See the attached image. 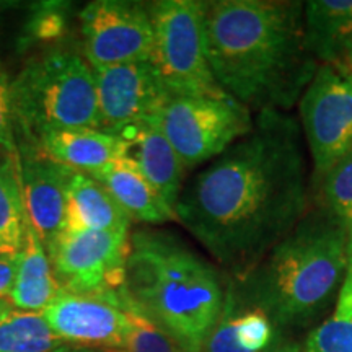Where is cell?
<instances>
[{
    "mask_svg": "<svg viewBox=\"0 0 352 352\" xmlns=\"http://www.w3.org/2000/svg\"><path fill=\"white\" fill-rule=\"evenodd\" d=\"M308 165L294 114H254L248 134L183 184L176 220L232 277L243 276L310 209Z\"/></svg>",
    "mask_w": 352,
    "mask_h": 352,
    "instance_id": "obj_1",
    "label": "cell"
},
{
    "mask_svg": "<svg viewBox=\"0 0 352 352\" xmlns=\"http://www.w3.org/2000/svg\"><path fill=\"white\" fill-rule=\"evenodd\" d=\"M204 34L215 82L253 114L290 113L320 65L297 0L208 2Z\"/></svg>",
    "mask_w": 352,
    "mask_h": 352,
    "instance_id": "obj_2",
    "label": "cell"
},
{
    "mask_svg": "<svg viewBox=\"0 0 352 352\" xmlns=\"http://www.w3.org/2000/svg\"><path fill=\"white\" fill-rule=\"evenodd\" d=\"M347 235L344 220L310 206L256 266L232 277L226 296L241 308L263 311L277 333L314 323L340 296Z\"/></svg>",
    "mask_w": 352,
    "mask_h": 352,
    "instance_id": "obj_3",
    "label": "cell"
},
{
    "mask_svg": "<svg viewBox=\"0 0 352 352\" xmlns=\"http://www.w3.org/2000/svg\"><path fill=\"white\" fill-rule=\"evenodd\" d=\"M129 241L122 296L183 352H201L226 302L220 272L171 233L135 230Z\"/></svg>",
    "mask_w": 352,
    "mask_h": 352,
    "instance_id": "obj_4",
    "label": "cell"
},
{
    "mask_svg": "<svg viewBox=\"0 0 352 352\" xmlns=\"http://www.w3.org/2000/svg\"><path fill=\"white\" fill-rule=\"evenodd\" d=\"M16 142L36 145L46 132L100 129L95 70L83 52L64 44L43 51L12 80Z\"/></svg>",
    "mask_w": 352,
    "mask_h": 352,
    "instance_id": "obj_5",
    "label": "cell"
},
{
    "mask_svg": "<svg viewBox=\"0 0 352 352\" xmlns=\"http://www.w3.org/2000/svg\"><path fill=\"white\" fill-rule=\"evenodd\" d=\"M147 7L153 26L151 60L171 96L226 94L215 82L206 52L208 2L158 0Z\"/></svg>",
    "mask_w": 352,
    "mask_h": 352,
    "instance_id": "obj_6",
    "label": "cell"
},
{
    "mask_svg": "<svg viewBox=\"0 0 352 352\" xmlns=\"http://www.w3.org/2000/svg\"><path fill=\"white\" fill-rule=\"evenodd\" d=\"M158 122L188 171L212 162L248 134L254 114L227 94L175 95L160 109Z\"/></svg>",
    "mask_w": 352,
    "mask_h": 352,
    "instance_id": "obj_7",
    "label": "cell"
},
{
    "mask_svg": "<svg viewBox=\"0 0 352 352\" xmlns=\"http://www.w3.org/2000/svg\"><path fill=\"white\" fill-rule=\"evenodd\" d=\"M297 104L314 179L352 148L351 65L320 64Z\"/></svg>",
    "mask_w": 352,
    "mask_h": 352,
    "instance_id": "obj_8",
    "label": "cell"
},
{
    "mask_svg": "<svg viewBox=\"0 0 352 352\" xmlns=\"http://www.w3.org/2000/svg\"><path fill=\"white\" fill-rule=\"evenodd\" d=\"M131 233L67 228L52 246V272L60 290L74 294L118 292L124 285Z\"/></svg>",
    "mask_w": 352,
    "mask_h": 352,
    "instance_id": "obj_9",
    "label": "cell"
},
{
    "mask_svg": "<svg viewBox=\"0 0 352 352\" xmlns=\"http://www.w3.org/2000/svg\"><path fill=\"white\" fill-rule=\"evenodd\" d=\"M82 52L94 69L151 60L153 26L147 3L96 0L78 13Z\"/></svg>",
    "mask_w": 352,
    "mask_h": 352,
    "instance_id": "obj_10",
    "label": "cell"
},
{
    "mask_svg": "<svg viewBox=\"0 0 352 352\" xmlns=\"http://www.w3.org/2000/svg\"><path fill=\"white\" fill-rule=\"evenodd\" d=\"M94 70L100 129L109 134L116 135L126 127L158 116L171 96L152 60Z\"/></svg>",
    "mask_w": 352,
    "mask_h": 352,
    "instance_id": "obj_11",
    "label": "cell"
},
{
    "mask_svg": "<svg viewBox=\"0 0 352 352\" xmlns=\"http://www.w3.org/2000/svg\"><path fill=\"white\" fill-rule=\"evenodd\" d=\"M57 336L74 347L120 351L129 333V318L120 294H74L60 290L43 311Z\"/></svg>",
    "mask_w": 352,
    "mask_h": 352,
    "instance_id": "obj_12",
    "label": "cell"
},
{
    "mask_svg": "<svg viewBox=\"0 0 352 352\" xmlns=\"http://www.w3.org/2000/svg\"><path fill=\"white\" fill-rule=\"evenodd\" d=\"M16 151L26 215L50 253L67 228L70 168L51 160L34 145L16 142Z\"/></svg>",
    "mask_w": 352,
    "mask_h": 352,
    "instance_id": "obj_13",
    "label": "cell"
},
{
    "mask_svg": "<svg viewBox=\"0 0 352 352\" xmlns=\"http://www.w3.org/2000/svg\"><path fill=\"white\" fill-rule=\"evenodd\" d=\"M116 135L124 140V157L138 166L175 212L186 168L162 131L158 116L126 127Z\"/></svg>",
    "mask_w": 352,
    "mask_h": 352,
    "instance_id": "obj_14",
    "label": "cell"
},
{
    "mask_svg": "<svg viewBox=\"0 0 352 352\" xmlns=\"http://www.w3.org/2000/svg\"><path fill=\"white\" fill-rule=\"evenodd\" d=\"M57 164L95 176L124 157V140L94 127L46 132L34 145Z\"/></svg>",
    "mask_w": 352,
    "mask_h": 352,
    "instance_id": "obj_15",
    "label": "cell"
},
{
    "mask_svg": "<svg viewBox=\"0 0 352 352\" xmlns=\"http://www.w3.org/2000/svg\"><path fill=\"white\" fill-rule=\"evenodd\" d=\"M91 178L107 189L131 222L162 226L176 220L175 212L166 206L164 197L129 158L121 157Z\"/></svg>",
    "mask_w": 352,
    "mask_h": 352,
    "instance_id": "obj_16",
    "label": "cell"
},
{
    "mask_svg": "<svg viewBox=\"0 0 352 352\" xmlns=\"http://www.w3.org/2000/svg\"><path fill=\"white\" fill-rule=\"evenodd\" d=\"M303 38L320 64L346 63L352 39V0L303 2Z\"/></svg>",
    "mask_w": 352,
    "mask_h": 352,
    "instance_id": "obj_17",
    "label": "cell"
},
{
    "mask_svg": "<svg viewBox=\"0 0 352 352\" xmlns=\"http://www.w3.org/2000/svg\"><path fill=\"white\" fill-rule=\"evenodd\" d=\"M59 292L60 287L52 272L50 254L28 219L25 243L20 250L15 284L8 298L19 310L43 314L59 296Z\"/></svg>",
    "mask_w": 352,
    "mask_h": 352,
    "instance_id": "obj_18",
    "label": "cell"
},
{
    "mask_svg": "<svg viewBox=\"0 0 352 352\" xmlns=\"http://www.w3.org/2000/svg\"><path fill=\"white\" fill-rule=\"evenodd\" d=\"M67 199V228L131 233V219L91 176L70 170Z\"/></svg>",
    "mask_w": 352,
    "mask_h": 352,
    "instance_id": "obj_19",
    "label": "cell"
},
{
    "mask_svg": "<svg viewBox=\"0 0 352 352\" xmlns=\"http://www.w3.org/2000/svg\"><path fill=\"white\" fill-rule=\"evenodd\" d=\"M0 352H74L60 340L43 314L7 307L0 314Z\"/></svg>",
    "mask_w": 352,
    "mask_h": 352,
    "instance_id": "obj_20",
    "label": "cell"
},
{
    "mask_svg": "<svg viewBox=\"0 0 352 352\" xmlns=\"http://www.w3.org/2000/svg\"><path fill=\"white\" fill-rule=\"evenodd\" d=\"M26 215L19 173V152L0 151V241L12 252L25 243Z\"/></svg>",
    "mask_w": 352,
    "mask_h": 352,
    "instance_id": "obj_21",
    "label": "cell"
},
{
    "mask_svg": "<svg viewBox=\"0 0 352 352\" xmlns=\"http://www.w3.org/2000/svg\"><path fill=\"white\" fill-rule=\"evenodd\" d=\"M310 206L352 226V148L323 175L310 179Z\"/></svg>",
    "mask_w": 352,
    "mask_h": 352,
    "instance_id": "obj_22",
    "label": "cell"
},
{
    "mask_svg": "<svg viewBox=\"0 0 352 352\" xmlns=\"http://www.w3.org/2000/svg\"><path fill=\"white\" fill-rule=\"evenodd\" d=\"M69 28V7L63 2H41L33 7L21 32L20 47H32L36 44L60 46Z\"/></svg>",
    "mask_w": 352,
    "mask_h": 352,
    "instance_id": "obj_23",
    "label": "cell"
},
{
    "mask_svg": "<svg viewBox=\"0 0 352 352\" xmlns=\"http://www.w3.org/2000/svg\"><path fill=\"white\" fill-rule=\"evenodd\" d=\"M118 294L129 318V333L122 349L114 352H183L164 329L132 305L121 290Z\"/></svg>",
    "mask_w": 352,
    "mask_h": 352,
    "instance_id": "obj_24",
    "label": "cell"
},
{
    "mask_svg": "<svg viewBox=\"0 0 352 352\" xmlns=\"http://www.w3.org/2000/svg\"><path fill=\"white\" fill-rule=\"evenodd\" d=\"M302 352H352V318H331L320 323L302 342Z\"/></svg>",
    "mask_w": 352,
    "mask_h": 352,
    "instance_id": "obj_25",
    "label": "cell"
},
{
    "mask_svg": "<svg viewBox=\"0 0 352 352\" xmlns=\"http://www.w3.org/2000/svg\"><path fill=\"white\" fill-rule=\"evenodd\" d=\"M0 151L16 153L15 126L12 113V80L0 60Z\"/></svg>",
    "mask_w": 352,
    "mask_h": 352,
    "instance_id": "obj_26",
    "label": "cell"
},
{
    "mask_svg": "<svg viewBox=\"0 0 352 352\" xmlns=\"http://www.w3.org/2000/svg\"><path fill=\"white\" fill-rule=\"evenodd\" d=\"M346 274L342 280L340 296L336 300L333 316L336 318H352V226H349L347 235V253H346Z\"/></svg>",
    "mask_w": 352,
    "mask_h": 352,
    "instance_id": "obj_27",
    "label": "cell"
},
{
    "mask_svg": "<svg viewBox=\"0 0 352 352\" xmlns=\"http://www.w3.org/2000/svg\"><path fill=\"white\" fill-rule=\"evenodd\" d=\"M20 252L0 254V300L10 296L19 270Z\"/></svg>",
    "mask_w": 352,
    "mask_h": 352,
    "instance_id": "obj_28",
    "label": "cell"
},
{
    "mask_svg": "<svg viewBox=\"0 0 352 352\" xmlns=\"http://www.w3.org/2000/svg\"><path fill=\"white\" fill-rule=\"evenodd\" d=\"M263 352H302V346L300 342L292 341V340H285V338L280 336L274 344L267 347L266 351Z\"/></svg>",
    "mask_w": 352,
    "mask_h": 352,
    "instance_id": "obj_29",
    "label": "cell"
},
{
    "mask_svg": "<svg viewBox=\"0 0 352 352\" xmlns=\"http://www.w3.org/2000/svg\"><path fill=\"white\" fill-rule=\"evenodd\" d=\"M346 63L351 65L352 67V39H351V44H349V50H347V56H346Z\"/></svg>",
    "mask_w": 352,
    "mask_h": 352,
    "instance_id": "obj_30",
    "label": "cell"
},
{
    "mask_svg": "<svg viewBox=\"0 0 352 352\" xmlns=\"http://www.w3.org/2000/svg\"><path fill=\"white\" fill-rule=\"evenodd\" d=\"M12 303H10V300H6V298H3V300H0V314H2L3 310H6L7 307H10Z\"/></svg>",
    "mask_w": 352,
    "mask_h": 352,
    "instance_id": "obj_31",
    "label": "cell"
},
{
    "mask_svg": "<svg viewBox=\"0 0 352 352\" xmlns=\"http://www.w3.org/2000/svg\"><path fill=\"white\" fill-rule=\"evenodd\" d=\"M3 253H15V252H12V250H8L6 245L2 243V241H0V254H3Z\"/></svg>",
    "mask_w": 352,
    "mask_h": 352,
    "instance_id": "obj_32",
    "label": "cell"
}]
</instances>
